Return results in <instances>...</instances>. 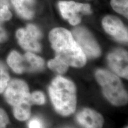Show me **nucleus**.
I'll list each match as a JSON object with an SVG mask.
<instances>
[{"instance_id": "nucleus-1", "label": "nucleus", "mask_w": 128, "mask_h": 128, "mask_svg": "<svg viewBox=\"0 0 128 128\" xmlns=\"http://www.w3.org/2000/svg\"><path fill=\"white\" fill-rule=\"evenodd\" d=\"M49 40L55 52V57L68 66L81 68L86 65L87 56L68 30L54 28L49 33Z\"/></svg>"}, {"instance_id": "nucleus-2", "label": "nucleus", "mask_w": 128, "mask_h": 128, "mask_svg": "<svg viewBox=\"0 0 128 128\" xmlns=\"http://www.w3.org/2000/svg\"><path fill=\"white\" fill-rule=\"evenodd\" d=\"M49 93L56 112L63 116L74 113L76 107V87L71 80L61 76L53 80Z\"/></svg>"}, {"instance_id": "nucleus-3", "label": "nucleus", "mask_w": 128, "mask_h": 128, "mask_svg": "<svg viewBox=\"0 0 128 128\" xmlns=\"http://www.w3.org/2000/svg\"><path fill=\"white\" fill-rule=\"evenodd\" d=\"M96 78L102 87L104 95L112 104L123 106L128 103V93L118 76L109 71L98 70Z\"/></svg>"}, {"instance_id": "nucleus-4", "label": "nucleus", "mask_w": 128, "mask_h": 128, "mask_svg": "<svg viewBox=\"0 0 128 128\" xmlns=\"http://www.w3.org/2000/svg\"><path fill=\"white\" fill-rule=\"evenodd\" d=\"M5 90V98L9 104L13 107L24 103L32 105L28 87L23 80H12L8 82Z\"/></svg>"}, {"instance_id": "nucleus-5", "label": "nucleus", "mask_w": 128, "mask_h": 128, "mask_svg": "<svg viewBox=\"0 0 128 128\" xmlns=\"http://www.w3.org/2000/svg\"><path fill=\"white\" fill-rule=\"evenodd\" d=\"M72 34L86 56L96 58L101 55V49L97 42L86 28H76L73 30Z\"/></svg>"}, {"instance_id": "nucleus-6", "label": "nucleus", "mask_w": 128, "mask_h": 128, "mask_svg": "<svg viewBox=\"0 0 128 128\" xmlns=\"http://www.w3.org/2000/svg\"><path fill=\"white\" fill-rule=\"evenodd\" d=\"M41 37L40 30L32 24H28L25 28H19L16 32V38L19 44L28 52H38L40 50L39 40Z\"/></svg>"}, {"instance_id": "nucleus-7", "label": "nucleus", "mask_w": 128, "mask_h": 128, "mask_svg": "<svg viewBox=\"0 0 128 128\" xmlns=\"http://www.w3.org/2000/svg\"><path fill=\"white\" fill-rule=\"evenodd\" d=\"M58 6L62 17L73 26L77 25L81 22L80 14H90L92 12L91 6L88 4L74 1H60Z\"/></svg>"}, {"instance_id": "nucleus-8", "label": "nucleus", "mask_w": 128, "mask_h": 128, "mask_svg": "<svg viewBox=\"0 0 128 128\" xmlns=\"http://www.w3.org/2000/svg\"><path fill=\"white\" fill-rule=\"evenodd\" d=\"M102 25L105 31L117 40L127 42L128 29L119 18L113 16H106Z\"/></svg>"}, {"instance_id": "nucleus-9", "label": "nucleus", "mask_w": 128, "mask_h": 128, "mask_svg": "<svg viewBox=\"0 0 128 128\" xmlns=\"http://www.w3.org/2000/svg\"><path fill=\"white\" fill-rule=\"evenodd\" d=\"M110 68L118 76L128 79V53L122 49H117L108 57Z\"/></svg>"}, {"instance_id": "nucleus-10", "label": "nucleus", "mask_w": 128, "mask_h": 128, "mask_svg": "<svg viewBox=\"0 0 128 128\" xmlns=\"http://www.w3.org/2000/svg\"><path fill=\"white\" fill-rule=\"evenodd\" d=\"M76 120L83 128H102L104 124L103 116L89 108L81 110L76 116Z\"/></svg>"}, {"instance_id": "nucleus-11", "label": "nucleus", "mask_w": 128, "mask_h": 128, "mask_svg": "<svg viewBox=\"0 0 128 128\" xmlns=\"http://www.w3.org/2000/svg\"><path fill=\"white\" fill-rule=\"evenodd\" d=\"M17 14L26 20H30L34 14L35 0H11Z\"/></svg>"}, {"instance_id": "nucleus-12", "label": "nucleus", "mask_w": 128, "mask_h": 128, "mask_svg": "<svg viewBox=\"0 0 128 128\" xmlns=\"http://www.w3.org/2000/svg\"><path fill=\"white\" fill-rule=\"evenodd\" d=\"M25 62L26 71H39L44 67V60L41 57L31 52H26L23 55Z\"/></svg>"}, {"instance_id": "nucleus-13", "label": "nucleus", "mask_w": 128, "mask_h": 128, "mask_svg": "<svg viewBox=\"0 0 128 128\" xmlns=\"http://www.w3.org/2000/svg\"><path fill=\"white\" fill-rule=\"evenodd\" d=\"M8 65L16 73L22 74L26 71L24 60L23 56L17 51H12L7 58Z\"/></svg>"}, {"instance_id": "nucleus-14", "label": "nucleus", "mask_w": 128, "mask_h": 128, "mask_svg": "<svg viewBox=\"0 0 128 128\" xmlns=\"http://www.w3.org/2000/svg\"><path fill=\"white\" fill-rule=\"evenodd\" d=\"M12 14L9 10V7L0 8V43H3L7 39V34L4 27L3 23L11 19Z\"/></svg>"}, {"instance_id": "nucleus-15", "label": "nucleus", "mask_w": 128, "mask_h": 128, "mask_svg": "<svg viewBox=\"0 0 128 128\" xmlns=\"http://www.w3.org/2000/svg\"><path fill=\"white\" fill-rule=\"evenodd\" d=\"M31 106L28 103H24L14 107L13 113L16 119L20 121H25L29 119L31 114Z\"/></svg>"}, {"instance_id": "nucleus-16", "label": "nucleus", "mask_w": 128, "mask_h": 128, "mask_svg": "<svg viewBox=\"0 0 128 128\" xmlns=\"http://www.w3.org/2000/svg\"><path fill=\"white\" fill-rule=\"evenodd\" d=\"M48 66L49 69L59 74H64L68 71L69 66L66 64L55 57V59L49 60Z\"/></svg>"}, {"instance_id": "nucleus-17", "label": "nucleus", "mask_w": 128, "mask_h": 128, "mask_svg": "<svg viewBox=\"0 0 128 128\" xmlns=\"http://www.w3.org/2000/svg\"><path fill=\"white\" fill-rule=\"evenodd\" d=\"M112 8L117 12L128 17V0H111Z\"/></svg>"}, {"instance_id": "nucleus-18", "label": "nucleus", "mask_w": 128, "mask_h": 128, "mask_svg": "<svg viewBox=\"0 0 128 128\" xmlns=\"http://www.w3.org/2000/svg\"><path fill=\"white\" fill-rule=\"evenodd\" d=\"M10 76L6 67L0 62V93L4 92L9 82Z\"/></svg>"}, {"instance_id": "nucleus-19", "label": "nucleus", "mask_w": 128, "mask_h": 128, "mask_svg": "<svg viewBox=\"0 0 128 128\" xmlns=\"http://www.w3.org/2000/svg\"><path fill=\"white\" fill-rule=\"evenodd\" d=\"M30 101L32 105H42L45 103V97L42 92H34L30 94Z\"/></svg>"}, {"instance_id": "nucleus-20", "label": "nucleus", "mask_w": 128, "mask_h": 128, "mask_svg": "<svg viewBox=\"0 0 128 128\" xmlns=\"http://www.w3.org/2000/svg\"><path fill=\"white\" fill-rule=\"evenodd\" d=\"M9 119L7 113L4 110L0 108V128H6Z\"/></svg>"}, {"instance_id": "nucleus-21", "label": "nucleus", "mask_w": 128, "mask_h": 128, "mask_svg": "<svg viewBox=\"0 0 128 128\" xmlns=\"http://www.w3.org/2000/svg\"><path fill=\"white\" fill-rule=\"evenodd\" d=\"M28 128H44L42 122L38 118H33L29 122Z\"/></svg>"}, {"instance_id": "nucleus-22", "label": "nucleus", "mask_w": 128, "mask_h": 128, "mask_svg": "<svg viewBox=\"0 0 128 128\" xmlns=\"http://www.w3.org/2000/svg\"><path fill=\"white\" fill-rule=\"evenodd\" d=\"M11 0H0V8L4 7H10Z\"/></svg>"}, {"instance_id": "nucleus-23", "label": "nucleus", "mask_w": 128, "mask_h": 128, "mask_svg": "<svg viewBox=\"0 0 128 128\" xmlns=\"http://www.w3.org/2000/svg\"><path fill=\"white\" fill-rule=\"evenodd\" d=\"M70 128V127H65V128Z\"/></svg>"}, {"instance_id": "nucleus-24", "label": "nucleus", "mask_w": 128, "mask_h": 128, "mask_svg": "<svg viewBox=\"0 0 128 128\" xmlns=\"http://www.w3.org/2000/svg\"><path fill=\"white\" fill-rule=\"evenodd\" d=\"M126 128H128V127H126Z\"/></svg>"}]
</instances>
